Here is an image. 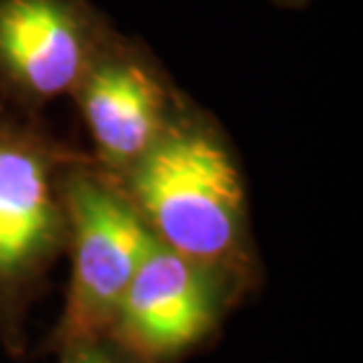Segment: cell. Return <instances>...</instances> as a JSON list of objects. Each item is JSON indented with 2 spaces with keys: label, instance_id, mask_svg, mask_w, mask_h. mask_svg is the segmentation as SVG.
<instances>
[{
  "label": "cell",
  "instance_id": "52a82bcc",
  "mask_svg": "<svg viewBox=\"0 0 363 363\" xmlns=\"http://www.w3.org/2000/svg\"><path fill=\"white\" fill-rule=\"evenodd\" d=\"M57 363H144L121 347L111 335L81 340L55 352Z\"/></svg>",
  "mask_w": 363,
  "mask_h": 363
},
{
  "label": "cell",
  "instance_id": "3957f363",
  "mask_svg": "<svg viewBox=\"0 0 363 363\" xmlns=\"http://www.w3.org/2000/svg\"><path fill=\"white\" fill-rule=\"evenodd\" d=\"M67 252L71 274L62 314L40 345L43 354L108 335L118 304L154 236L121 182L83 154L64 175Z\"/></svg>",
  "mask_w": 363,
  "mask_h": 363
},
{
  "label": "cell",
  "instance_id": "7a4b0ae2",
  "mask_svg": "<svg viewBox=\"0 0 363 363\" xmlns=\"http://www.w3.org/2000/svg\"><path fill=\"white\" fill-rule=\"evenodd\" d=\"M83 154L0 94V347L12 361L26 359L28 316L67 252L64 175Z\"/></svg>",
  "mask_w": 363,
  "mask_h": 363
},
{
  "label": "cell",
  "instance_id": "6da1fadb",
  "mask_svg": "<svg viewBox=\"0 0 363 363\" xmlns=\"http://www.w3.org/2000/svg\"><path fill=\"white\" fill-rule=\"evenodd\" d=\"M118 182L158 243L222 274L245 300L262 290L241 156L206 108L189 101Z\"/></svg>",
  "mask_w": 363,
  "mask_h": 363
},
{
  "label": "cell",
  "instance_id": "ba28073f",
  "mask_svg": "<svg viewBox=\"0 0 363 363\" xmlns=\"http://www.w3.org/2000/svg\"><path fill=\"white\" fill-rule=\"evenodd\" d=\"M269 3L279 5V7H286V10H302V7L311 5L314 0H269Z\"/></svg>",
  "mask_w": 363,
  "mask_h": 363
},
{
  "label": "cell",
  "instance_id": "277c9868",
  "mask_svg": "<svg viewBox=\"0 0 363 363\" xmlns=\"http://www.w3.org/2000/svg\"><path fill=\"white\" fill-rule=\"evenodd\" d=\"M248 300L234 283L177 255L154 238L108 328L144 363H184L220 337Z\"/></svg>",
  "mask_w": 363,
  "mask_h": 363
},
{
  "label": "cell",
  "instance_id": "5b68a950",
  "mask_svg": "<svg viewBox=\"0 0 363 363\" xmlns=\"http://www.w3.org/2000/svg\"><path fill=\"white\" fill-rule=\"evenodd\" d=\"M71 97L92 140V163L116 179L154 147L191 101L147 45L118 31L99 50Z\"/></svg>",
  "mask_w": 363,
  "mask_h": 363
},
{
  "label": "cell",
  "instance_id": "8992f818",
  "mask_svg": "<svg viewBox=\"0 0 363 363\" xmlns=\"http://www.w3.org/2000/svg\"><path fill=\"white\" fill-rule=\"evenodd\" d=\"M113 31L90 0H0V94L43 113L74 94Z\"/></svg>",
  "mask_w": 363,
  "mask_h": 363
}]
</instances>
